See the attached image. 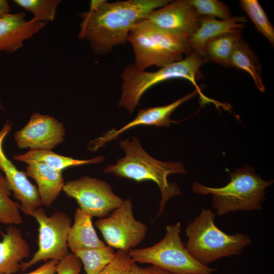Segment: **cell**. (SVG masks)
Here are the masks:
<instances>
[{
    "label": "cell",
    "mask_w": 274,
    "mask_h": 274,
    "mask_svg": "<svg viewBox=\"0 0 274 274\" xmlns=\"http://www.w3.org/2000/svg\"><path fill=\"white\" fill-rule=\"evenodd\" d=\"M169 0L107 1L93 11L81 14L83 21L78 35L87 40L97 55H106L116 46L125 44L132 28L152 11Z\"/></svg>",
    "instance_id": "cell-1"
},
{
    "label": "cell",
    "mask_w": 274,
    "mask_h": 274,
    "mask_svg": "<svg viewBox=\"0 0 274 274\" xmlns=\"http://www.w3.org/2000/svg\"><path fill=\"white\" fill-rule=\"evenodd\" d=\"M119 146L124 151L125 156L118 159L115 164L106 166L104 172L138 182L146 181L154 182L161 192L158 214L160 216L168 200L181 193L178 184L169 182L167 177L172 174H186L183 163L155 159L144 150L140 141L134 136L131 140L120 141Z\"/></svg>",
    "instance_id": "cell-2"
},
{
    "label": "cell",
    "mask_w": 274,
    "mask_h": 274,
    "mask_svg": "<svg viewBox=\"0 0 274 274\" xmlns=\"http://www.w3.org/2000/svg\"><path fill=\"white\" fill-rule=\"evenodd\" d=\"M208 61L194 51L185 58L161 67L155 72L138 69L132 63L126 66L122 74V93L119 106L132 113L139 105L143 94L152 86L162 82L176 78L187 80L195 87L199 95L200 105L216 101L203 94L196 82L201 66Z\"/></svg>",
    "instance_id": "cell-3"
},
{
    "label": "cell",
    "mask_w": 274,
    "mask_h": 274,
    "mask_svg": "<svg viewBox=\"0 0 274 274\" xmlns=\"http://www.w3.org/2000/svg\"><path fill=\"white\" fill-rule=\"evenodd\" d=\"M229 174L230 181L223 187H211L195 182L192 190L197 194H212L213 209L220 216L230 212L261 210L265 189L273 181L263 180L253 167L247 165Z\"/></svg>",
    "instance_id": "cell-4"
},
{
    "label": "cell",
    "mask_w": 274,
    "mask_h": 274,
    "mask_svg": "<svg viewBox=\"0 0 274 274\" xmlns=\"http://www.w3.org/2000/svg\"><path fill=\"white\" fill-rule=\"evenodd\" d=\"M216 215L212 210L202 209L185 229L187 249L197 261L206 266L222 258L239 255L252 244L247 234H228L219 228L214 222Z\"/></svg>",
    "instance_id": "cell-5"
},
{
    "label": "cell",
    "mask_w": 274,
    "mask_h": 274,
    "mask_svg": "<svg viewBox=\"0 0 274 274\" xmlns=\"http://www.w3.org/2000/svg\"><path fill=\"white\" fill-rule=\"evenodd\" d=\"M128 41L134 52V64L140 70L152 65L162 67L192 51L187 39L158 29L145 19L132 28Z\"/></svg>",
    "instance_id": "cell-6"
},
{
    "label": "cell",
    "mask_w": 274,
    "mask_h": 274,
    "mask_svg": "<svg viewBox=\"0 0 274 274\" xmlns=\"http://www.w3.org/2000/svg\"><path fill=\"white\" fill-rule=\"evenodd\" d=\"M163 238L155 245L130 250L135 263H149L172 274H211L217 270L197 261L188 252L180 237V222L167 225Z\"/></svg>",
    "instance_id": "cell-7"
},
{
    "label": "cell",
    "mask_w": 274,
    "mask_h": 274,
    "mask_svg": "<svg viewBox=\"0 0 274 274\" xmlns=\"http://www.w3.org/2000/svg\"><path fill=\"white\" fill-rule=\"evenodd\" d=\"M29 215L39 224L38 249L30 260L21 263L20 270L23 271L41 261H59L70 253L67 238L71 220L67 214L55 211L48 216L44 209L40 207Z\"/></svg>",
    "instance_id": "cell-8"
},
{
    "label": "cell",
    "mask_w": 274,
    "mask_h": 274,
    "mask_svg": "<svg viewBox=\"0 0 274 274\" xmlns=\"http://www.w3.org/2000/svg\"><path fill=\"white\" fill-rule=\"evenodd\" d=\"M95 225L107 246L127 252L142 243L148 231L147 225L135 218L130 199L124 200L109 215L98 219Z\"/></svg>",
    "instance_id": "cell-9"
},
{
    "label": "cell",
    "mask_w": 274,
    "mask_h": 274,
    "mask_svg": "<svg viewBox=\"0 0 274 274\" xmlns=\"http://www.w3.org/2000/svg\"><path fill=\"white\" fill-rule=\"evenodd\" d=\"M62 191L75 199L83 212L99 219L109 215L124 201L109 183L89 176L65 182Z\"/></svg>",
    "instance_id": "cell-10"
},
{
    "label": "cell",
    "mask_w": 274,
    "mask_h": 274,
    "mask_svg": "<svg viewBox=\"0 0 274 274\" xmlns=\"http://www.w3.org/2000/svg\"><path fill=\"white\" fill-rule=\"evenodd\" d=\"M63 123L54 117L33 113L28 123L16 131L14 139L20 149L52 150L64 141Z\"/></svg>",
    "instance_id": "cell-11"
},
{
    "label": "cell",
    "mask_w": 274,
    "mask_h": 274,
    "mask_svg": "<svg viewBox=\"0 0 274 274\" xmlns=\"http://www.w3.org/2000/svg\"><path fill=\"white\" fill-rule=\"evenodd\" d=\"M171 2L150 12L145 19L158 29L188 39L198 27L200 17L190 0Z\"/></svg>",
    "instance_id": "cell-12"
},
{
    "label": "cell",
    "mask_w": 274,
    "mask_h": 274,
    "mask_svg": "<svg viewBox=\"0 0 274 274\" xmlns=\"http://www.w3.org/2000/svg\"><path fill=\"white\" fill-rule=\"evenodd\" d=\"M12 127L11 122L8 121L0 130V169L4 174L14 197L20 202V210L29 215L43 205L37 187L29 181L24 171L16 168L4 151L3 142Z\"/></svg>",
    "instance_id": "cell-13"
},
{
    "label": "cell",
    "mask_w": 274,
    "mask_h": 274,
    "mask_svg": "<svg viewBox=\"0 0 274 274\" xmlns=\"http://www.w3.org/2000/svg\"><path fill=\"white\" fill-rule=\"evenodd\" d=\"M197 94V92L195 90L167 105L140 109L134 119L129 123L118 129L113 128L101 136L90 141L88 144V149L96 151L104 147L107 143L117 139L124 132L135 126L142 125L166 127L170 126L171 123L175 122L170 119V115L182 104L192 98Z\"/></svg>",
    "instance_id": "cell-14"
},
{
    "label": "cell",
    "mask_w": 274,
    "mask_h": 274,
    "mask_svg": "<svg viewBox=\"0 0 274 274\" xmlns=\"http://www.w3.org/2000/svg\"><path fill=\"white\" fill-rule=\"evenodd\" d=\"M25 17L24 13L18 12L9 13L0 19V52H15L47 24L33 18L26 20Z\"/></svg>",
    "instance_id": "cell-15"
},
{
    "label": "cell",
    "mask_w": 274,
    "mask_h": 274,
    "mask_svg": "<svg viewBox=\"0 0 274 274\" xmlns=\"http://www.w3.org/2000/svg\"><path fill=\"white\" fill-rule=\"evenodd\" d=\"M29 246L21 230L10 225L0 241V274H15L22 260L28 257Z\"/></svg>",
    "instance_id": "cell-16"
},
{
    "label": "cell",
    "mask_w": 274,
    "mask_h": 274,
    "mask_svg": "<svg viewBox=\"0 0 274 274\" xmlns=\"http://www.w3.org/2000/svg\"><path fill=\"white\" fill-rule=\"evenodd\" d=\"M246 21L245 16H234L226 20L200 16L198 27L187 41L192 51L203 57L204 47L207 41L223 33L241 31Z\"/></svg>",
    "instance_id": "cell-17"
},
{
    "label": "cell",
    "mask_w": 274,
    "mask_h": 274,
    "mask_svg": "<svg viewBox=\"0 0 274 274\" xmlns=\"http://www.w3.org/2000/svg\"><path fill=\"white\" fill-rule=\"evenodd\" d=\"M26 163L25 174L36 182L42 205L51 206L62 191L65 183L62 171L41 162L30 161Z\"/></svg>",
    "instance_id": "cell-18"
},
{
    "label": "cell",
    "mask_w": 274,
    "mask_h": 274,
    "mask_svg": "<svg viewBox=\"0 0 274 274\" xmlns=\"http://www.w3.org/2000/svg\"><path fill=\"white\" fill-rule=\"evenodd\" d=\"M93 217L78 208L70 229L67 245L71 252L101 248L106 245L98 236L92 222Z\"/></svg>",
    "instance_id": "cell-19"
},
{
    "label": "cell",
    "mask_w": 274,
    "mask_h": 274,
    "mask_svg": "<svg viewBox=\"0 0 274 274\" xmlns=\"http://www.w3.org/2000/svg\"><path fill=\"white\" fill-rule=\"evenodd\" d=\"M13 158L16 161L25 163L30 161L43 163L61 171L72 166L100 163L105 159L104 156L89 159H74L56 154L51 150H29L24 154L14 155Z\"/></svg>",
    "instance_id": "cell-20"
},
{
    "label": "cell",
    "mask_w": 274,
    "mask_h": 274,
    "mask_svg": "<svg viewBox=\"0 0 274 274\" xmlns=\"http://www.w3.org/2000/svg\"><path fill=\"white\" fill-rule=\"evenodd\" d=\"M230 67L245 71L252 77L256 87L264 92L261 65L254 52L242 38L236 42L230 59Z\"/></svg>",
    "instance_id": "cell-21"
},
{
    "label": "cell",
    "mask_w": 274,
    "mask_h": 274,
    "mask_svg": "<svg viewBox=\"0 0 274 274\" xmlns=\"http://www.w3.org/2000/svg\"><path fill=\"white\" fill-rule=\"evenodd\" d=\"M241 35V31L229 32L209 40L204 47V58L208 62L213 61L225 67H230V57Z\"/></svg>",
    "instance_id": "cell-22"
},
{
    "label": "cell",
    "mask_w": 274,
    "mask_h": 274,
    "mask_svg": "<svg viewBox=\"0 0 274 274\" xmlns=\"http://www.w3.org/2000/svg\"><path fill=\"white\" fill-rule=\"evenodd\" d=\"M115 253L113 248L106 245L73 253L80 260L86 274H98L112 260Z\"/></svg>",
    "instance_id": "cell-23"
},
{
    "label": "cell",
    "mask_w": 274,
    "mask_h": 274,
    "mask_svg": "<svg viewBox=\"0 0 274 274\" xmlns=\"http://www.w3.org/2000/svg\"><path fill=\"white\" fill-rule=\"evenodd\" d=\"M11 192L6 178L0 172V223L17 225L23 221L20 205L11 198Z\"/></svg>",
    "instance_id": "cell-24"
},
{
    "label": "cell",
    "mask_w": 274,
    "mask_h": 274,
    "mask_svg": "<svg viewBox=\"0 0 274 274\" xmlns=\"http://www.w3.org/2000/svg\"><path fill=\"white\" fill-rule=\"evenodd\" d=\"M241 8L254 23L257 30L274 44V28L257 0H241Z\"/></svg>",
    "instance_id": "cell-25"
},
{
    "label": "cell",
    "mask_w": 274,
    "mask_h": 274,
    "mask_svg": "<svg viewBox=\"0 0 274 274\" xmlns=\"http://www.w3.org/2000/svg\"><path fill=\"white\" fill-rule=\"evenodd\" d=\"M18 6L31 12L33 19L43 22L53 21L60 0H14Z\"/></svg>",
    "instance_id": "cell-26"
},
{
    "label": "cell",
    "mask_w": 274,
    "mask_h": 274,
    "mask_svg": "<svg viewBox=\"0 0 274 274\" xmlns=\"http://www.w3.org/2000/svg\"><path fill=\"white\" fill-rule=\"evenodd\" d=\"M197 14L200 16H210L226 20L232 15L228 6L217 0H190Z\"/></svg>",
    "instance_id": "cell-27"
},
{
    "label": "cell",
    "mask_w": 274,
    "mask_h": 274,
    "mask_svg": "<svg viewBox=\"0 0 274 274\" xmlns=\"http://www.w3.org/2000/svg\"><path fill=\"white\" fill-rule=\"evenodd\" d=\"M134 262L129 252L117 250L112 260L98 274H130Z\"/></svg>",
    "instance_id": "cell-28"
},
{
    "label": "cell",
    "mask_w": 274,
    "mask_h": 274,
    "mask_svg": "<svg viewBox=\"0 0 274 274\" xmlns=\"http://www.w3.org/2000/svg\"><path fill=\"white\" fill-rule=\"evenodd\" d=\"M82 264L73 253H69L59 261L56 274H80Z\"/></svg>",
    "instance_id": "cell-29"
},
{
    "label": "cell",
    "mask_w": 274,
    "mask_h": 274,
    "mask_svg": "<svg viewBox=\"0 0 274 274\" xmlns=\"http://www.w3.org/2000/svg\"><path fill=\"white\" fill-rule=\"evenodd\" d=\"M130 274H172L169 271L154 265L142 267L134 262Z\"/></svg>",
    "instance_id": "cell-30"
},
{
    "label": "cell",
    "mask_w": 274,
    "mask_h": 274,
    "mask_svg": "<svg viewBox=\"0 0 274 274\" xmlns=\"http://www.w3.org/2000/svg\"><path fill=\"white\" fill-rule=\"evenodd\" d=\"M59 261L50 260L35 270L24 274H56Z\"/></svg>",
    "instance_id": "cell-31"
},
{
    "label": "cell",
    "mask_w": 274,
    "mask_h": 274,
    "mask_svg": "<svg viewBox=\"0 0 274 274\" xmlns=\"http://www.w3.org/2000/svg\"><path fill=\"white\" fill-rule=\"evenodd\" d=\"M10 6L6 0H0V19L10 13Z\"/></svg>",
    "instance_id": "cell-32"
},
{
    "label": "cell",
    "mask_w": 274,
    "mask_h": 274,
    "mask_svg": "<svg viewBox=\"0 0 274 274\" xmlns=\"http://www.w3.org/2000/svg\"><path fill=\"white\" fill-rule=\"evenodd\" d=\"M3 108L2 102L0 100V109H2Z\"/></svg>",
    "instance_id": "cell-33"
}]
</instances>
